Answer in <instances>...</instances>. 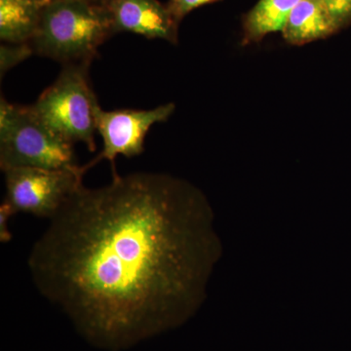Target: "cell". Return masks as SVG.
I'll use <instances>...</instances> for the list:
<instances>
[{"label": "cell", "instance_id": "7c38bea8", "mask_svg": "<svg viewBox=\"0 0 351 351\" xmlns=\"http://www.w3.org/2000/svg\"><path fill=\"white\" fill-rule=\"evenodd\" d=\"M337 32L351 24V0H322Z\"/></svg>", "mask_w": 351, "mask_h": 351}, {"label": "cell", "instance_id": "5bb4252c", "mask_svg": "<svg viewBox=\"0 0 351 351\" xmlns=\"http://www.w3.org/2000/svg\"><path fill=\"white\" fill-rule=\"evenodd\" d=\"M17 212L7 201L2 202L0 206V241L2 243H8L12 239V234L9 232L8 221Z\"/></svg>", "mask_w": 351, "mask_h": 351}, {"label": "cell", "instance_id": "9a60e30c", "mask_svg": "<svg viewBox=\"0 0 351 351\" xmlns=\"http://www.w3.org/2000/svg\"><path fill=\"white\" fill-rule=\"evenodd\" d=\"M51 1H59V0H51ZM86 1H91V2H103V0H86Z\"/></svg>", "mask_w": 351, "mask_h": 351}, {"label": "cell", "instance_id": "7a4b0ae2", "mask_svg": "<svg viewBox=\"0 0 351 351\" xmlns=\"http://www.w3.org/2000/svg\"><path fill=\"white\" fill-rule=\"evenodd\" d=\"M114 36L101 2L51 1L29 41L34 55L64 64L91 63L101 44Z\"/></svg>", "mask_w": 351, "mask_h": 351}, {"label": "cell", "instance_id": "277c9868", "mask_svg": "<svg viewBox=\"0 0 351 351\" xmlns=\"http://www.w3.org/2000/svg\"><path fill=\"white\" fill-rule=\"evenodd\" d=\"M90 64H64L57 80L31 108L60 137L73 145L82 143L93 152L96 151V112L100 105L90 82Z\"/></svg>", "mask_w": 351, "mask_h": 351}, {"label": "cell", "instance_id": "ba28073f", "mask_svg": "<svg viewBox=\"0 0 351 351\" xmlns=\"http://www.w3.org/2000/svg\"><path fill=\"white\" fill-rule=\"evenodd\" d=\"M51 0H0V39L5 43H29Z\"/></svg>", "mask_w": 351, "mask_h": 351}, {"label": "cell", "instance_id": "30bf717a", "mask_svg": "<svg viewBox=\"0 0 351 351\" xmlns=\"http://www.w3.org/2000/svg\"><path fill=\"white\" fill-rule=\"evenodd\" d=\"M301 0H260L244 16L243 44L262 40L272 32H282L293 9Z\"/></svg>", "mask_w": 351, "mask_h": 351}, {"label": "cell", "instance_id": "4fadbf2b", "mask_svg": "<svg viewBox=\"0 0 351 351\" xmlns=\"http://www.w3.org/2000/svg\"><path fill=\"white\" fill-rule=\"evenodd\" d=\"M217 1L219 0H169L166 6L175 20L180 24L186 15L195 9Z\"/></svg>", "mask_w": 351, "mask_h": 351}, {"label": "cell", "instance_id": "9c48e42d", "mask_svg": "<svg viewBox=\"0 0 351 351\" xmlns=\"http://www.w3.org/2000/svg\"><path fill=\"white\" fill-rule=\"evenodd\" d=\"M335 32L322 0H301L289 16L282 34L289 44L304 45L327 38Z\"/></svg>", "mask_w": 351, "mask_h": 351}, {"label": "cell", "instance_id": "8992f818", "mask_svg": "<svg viewBox=\"0 0 351 351\" xmlns=\"http://www.w3.org/2000/svg\"><path fill=\"white\" fill-rule=\"evenodd\" d=\"M173 103L165 104L151 110H104L99 107L96 112L97 133L103 141V149L83 170L86 173L90 168L108 160L115 170V159L119 156L131 158L138 156L145 151V141L149 129L157 123L167 121L175 112Z\"/></svg>", "mask_w": 351, "mask_h": 351}, {"label": "cell", "instance_id": "5b68a950", "mask_svg": "<svg viewBox=\"0 0 351 351\" xmlns=\"http://www.w3.org/2000/svg\"><path fill=\"white\" fill-rule=\"evenodd\" d=\"M7 201L17 213L52 219L66 200L83 186V166L78 170L18 167L4 171Z\"/></svg>", "mask_w": 351, "mask_h": 351}, {"label": "cell", "instance_id": "3957f363", "mask_svg": "<svg viewBox=\"0 0 351 351\" xmlns=\"http://www.w3.org/2000/svg\"><path fill=\"white\" fill-rule=\"evenodd\" d=\"M73 144L60 137L32 112L31 106L0 101V168L78 170Z\"/></svg>", "mask_w": 351, "mask_h": 351}, {"label": "cell", "instance_id": "6da1fadb", "mask_svg": "<svg viewBox=\"0 0 351 351\" xmlns=\"http://www.w3.org/2000/svg\"><path fill=\"white\" fill-rule=\"evenodd\" d=\"M219 253L199 189L165 173L115 172L66 200L27 265L39 293L88 341L115 350L191 317Z\"/></svg>", "mask_w": 351, "mask_h": 351}, {"label": "cell", "instance_id": "52a82bcc", "mask_svg": "<svg viewBox=\"0 0 351 351\" xmlns=\"http://www.w3.org/2000/svg\"><path fill=\"white\" fill-rule=\"evenodd\" d=\"M114 34L131 32L178 43L179 23L158 0H103Z\"/></svg>", "mask_w": 351, "mask_h": 351}, {"label": "cell", "instance_id": "8fae6325", "mask_svg": "<svg viewBox=\"0 0 351 351\" xmlns=\"http://www.w3.org/2000/svg\"><path fill=\"white\" fill-rule=\"evenodd\" d=\"M34 55L31 43H2L0 46V76L1 78L14 66Z\"/></svg>", "mask_w": 351, "mask_h": 351}]
</instances>
